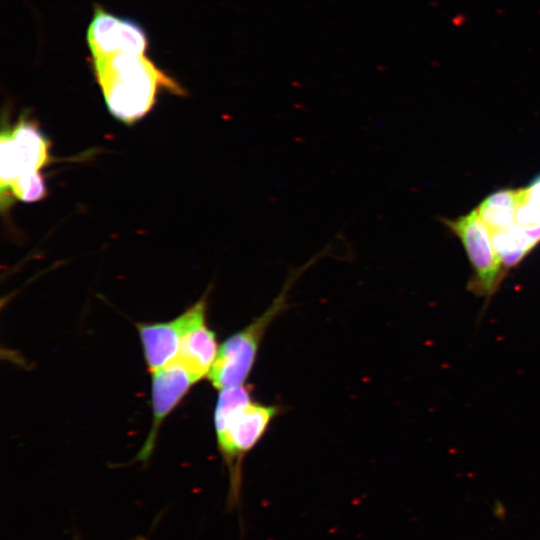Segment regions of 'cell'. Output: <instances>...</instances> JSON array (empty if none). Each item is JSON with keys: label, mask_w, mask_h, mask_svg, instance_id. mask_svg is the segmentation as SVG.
<instances>
[{"label": "cell", "mask_w": 540, "mask_h": 540, "mask_svg": "<svg viewBox=\"0 0 540 540\" xmlns=\"http://www.w3.org/2000/svg\"><path fill=\"white\" fill-rule=\"evenodd\" d=\"M207 295L182 315L183 330L177 360L199 381L209 375L218 354L214 332L206 322Z\"/></svg>", "instance_id": "obj_6"}, {"label": "cell", "mask_w": 540, "mask_h": 540, "mask_svg": "<svg viewBox=\"0 0 540 540\" xmlns=\"http://www.w3.org/2000/svg\"><path fill=\"white\" fill-rule=\"evenodd\" d=\"M516 221L533 227H540V174L519 189Z\"/></svg>", "instance_id": "obj_12"}, {"label": "cell", "mask_w": 540, "mask_h": 540, "mask_svg": "<svg viewBox=\"0 0 540 540\" xmlns=\"http://www.w3.org/2000/svg\"><path fill=\"white\" fill-rule=\"evenodd\" d=\"M329 250L328 247L318 252L304 265L291 270L281 292L271 305L248 326L224 341L208 375L215 388L222 390L245 384L268 326L287 307L288 292L293 283L317 260L326 256Z\"/></svg>", "instance_id": "obj_4"}, {"label": "cell", "mask_w": 540, "mask_h": 540, "mask_svg": "<svg viewBox=\"0 0 540 540\" xmlns=\"http://www.w3.org/2000/svg\"><path fill=\"white\" fill-rule=\"evenodd\" d=\"M519 189H500L482 200L476 210L491 234L508 229L516 222Z\"/></svg>", "instance_id": "obj_11"}, {"label": "cell", "mask_w": 540, "mask_h": 540, "mask_svg": "<svg viewBox=\"0 0 540 540\" xmlns=\"http://www.w3.org/2000/svg\"><path fill=\"white\" fill-rule=\"evenodd\" d=\"M443 223L463 244L473 268L468 289L488 301L498 290L505 268L494 248L491 232L480 218L476 208Z\"/></svg>", "instance_id": "obj_5"}, {"label": "cell", "mask_w": 540, "mask_h": 540, "mask_svg": "<svg viewBox=\"0 0 540 540\" xmlns=\"http://www.w3.org/2000/svg\"><path fill=\"white\" fill-rule=\"evenodd\" d=\"M49 141L38 125L26 117L4 127L0 138L1 207L14 199L36 202L47 194L41 170L50 160Z\"/></svg>", "instance_id": "obj_3"}, {"label": "cell", "mask_w": 540, "mask_h": 540, "mask_svg": "<svg viewBox=\"0 0 540 540\" xmlns=\"http://www.w3.org/2000/svg\"><path fill=\"white\" fill-rule=\"evenodd\" d=\"M279 407L255 402L245 384L220 390L214 424L217 444L229 468L231 498H239L241 463L265 434Z\"/></svg>", "instance_id": "obj_2"}, {"label": "cell", "mask_w": 540, "mask_h": 540, "mask_svg": "<svg viewBox=\"0 0 540 540\" xmlns=\"http://www.w3.org/2000/svg\"><path fill=\"white\" fill-rule=\"evenodd\" d=\"M137 327L151 373L177 357L183 330L182 315L169 322L138 324Z\"/></svg>", "instance_id": "obj_9"}, {"label": "cell", "mask_w": 540, "mask_h": 540, "mask_svg": "<svg viewBox=\"0 0 540 540\" xmlns=\"http://www.w3.org/2000/svg\"><path fill=\"white\" fill-rule=\"evenodd\" d=\"M494 248L505 269L518 265L540 242V227L515 222L501 232L493 233Z\"/></svg>", "instance_id": "obj_10"}, {"label": "cell", "mask_w": 540, "mask_h": 540, "mask_svg": "<svg viewBox=\"0 0 540 540\" xmlns=\"http://www.w3.org/2000/svg\"><path fill=\"white\" fill-rule=\"evenodd\" d=\"M196 382V379L177 360L152 372V428L138 454V459L144 461L150 456L163 420Z\"/></svg>", "instance_id": "obj_8"}, {"label": "cell", "mask_w": 540, "mask_h": 540, "mask_svg": "<svg viewBox=\"0 0 540 540\" xmlns=\"http://www.w3.org/2000/svg\"><path fill=\"white\" fill-rule=\"evenodd\" d=\"M105 104L117 120L132 125L155 105L161 90L184 95L175 79L161 70L146 53L117 50L91 57Z\"/></svg>", "instance_id": "obj_1"}, {"label": "cell", "mask_w": 540, "mask_h": 540, "mask_svg": "<svg viewBox=\"0 0 540 540\" xmlns=\"http://www.w3.org/2000/svg\"><path fill=\"white\" fill-rule=\"evenodd\" d=\"M137 540H144V539H141V538H140V539H137Z\"/></svg>", "instance_id": "obj_13"}, {"label": "cell", "mask_w": 540, "mask_h": 540, "mask_svg": "<svg viewBox=\"0 0 540 540\" xmlns=\"http://www.w3.org/2000/svg\"><path fill=\"white\" fill-rule=\"evenodd\" d=\"M87 43L91 57L117 50L145 53L148 38L144 29L136 22L96 6L87 29Z\"/></svg>", "instance_id": "obj_7"}]
</instances>
